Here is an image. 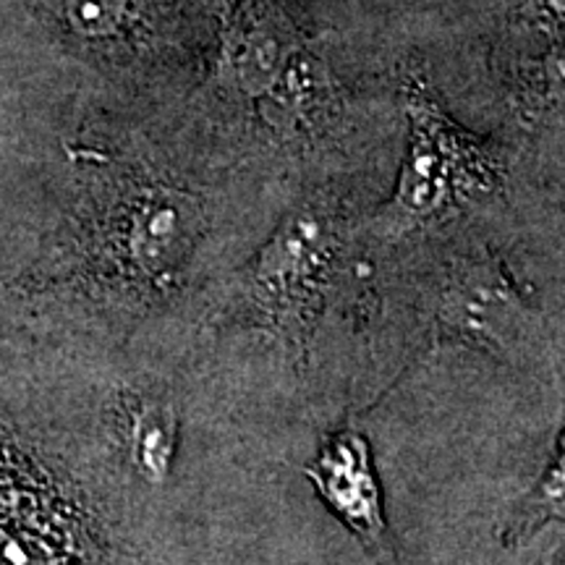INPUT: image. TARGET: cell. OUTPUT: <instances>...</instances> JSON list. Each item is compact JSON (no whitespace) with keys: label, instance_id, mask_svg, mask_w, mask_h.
Listing matches in <instances>:
<instances>
[{"label":"cell","instance_id":"cell-1","mask_svg":"<svg viewBox=\"0 0 565 565\" xmlns=\"http://www.w3.org/2000/svg\"><path fill=\"white\" fill-rule=\"evenodd\" d=\"M210 231L200 192L154 168H124L84 196L32 288L108 322H137L186 291Z\"/></svg>","mask_w":565,"mask_h":565},{"label":"cell","instance_id":"cell-7","mask_svg":"<svg viewBox=\"0 0 565 565\" xmlns=\"http://www.w3.org/2000/svg\"><path fill=\"white\" fill-rule=\"evenodd\" d=\"M179 429V406L171 395L141 393L126 406V419L116 427L118 448L145 487L158 490L171 479Z\"/></svg>","mask_w":565,"mask_h":565},{"label":"cell","instance_id":"cell-2","mask_svg":"<svg viewBox=\"0 0 565 565\" xmlns=\"http://www.w3.org/2000/svg\"><path fill=\"white\" fill-rule=\"evenodd\" d=\"M343 242V215L328 202L294 207L238 273L225 315L278 345L294 370H307Z\"/></svg>","mask_w":565,"mask_h":565},{"label":"cell","instance_id":"cell-5","mask_svg":"<svg viewBox=\"0 0 565 565\" xmlns=\"http://www.w3.org/2000/svg\"><path fill=\"white\" fill-rule=\"evenodd\" d=\"M303 477L320 500L356 536L377 565H404L398 540L385 513V492L372 445L362 429L343 424L324 437Z\"/></svg>","mask_w":565,"mask_h":565},{"label":"cell","instance_id":"cell-4","mask_svg":"<svg viewBox=\"0 0 565 565\" xmlns=\"http://www.w3.org/2000/svg\"><path fill=\"white\" fill-rule=\"evenodd\" d=\"M429 343L466 345L511 366H536L545 324L492 249L463 252L443 267L429 299Z\"/></svg>","mask_w":565,"mask_h":565},{"label":"cell","instance_id":"cell-9","mask_svg":"<svg viewBox=\"0 0 565 565\" xmlns=\"http://www.w3.org/2000/svg\"><path fill=\"white\" fill-rule=\"evenodd\" d=\"M68 30L84 40L118 38L131 21V0H61Z\"/></svg>","mask_w":565,"mask_h":565},{"label":"cell","instance_id":"cell-3","mask_svg":"<svg viewBox=\"0 0 565 565\" xmlns=\"http://www.w3.org/2000/svg\"><path fill=\"white\" fill-rule=\"evenodd\" d=\"M404 113L408 124L404 168L393 196L374 217V228L385 238L454 221L498 192L503 181L498 150L463 129L416 74L404 82Z\"/></svg>","mask_w":565,"mask_h":565},{"label":"cell","instance_id":"cell-8","mask_svg":"<svg viewBox=\"0 0 565 565\" xmlns=\"http://www.w3.org/2000/svg\"><path fill=\"white\" fill-rule=\"evenodd\" d=\"M565 443L557 437L553 454L545 469L540 471L536 482L515 500L503 519L498 540L503 547H521L536 536L547 524H561L565 513Z\"/></svg>","mask_w":565,"mask_h":565},{"label":"cell","instance_id":"cell-6","mask_svg":"<svg viewBox=\"0 0 565 565\" xmlns=\"http://www.w3.org/2000/svg\"><path fill=\"white\" fill-rule=\"evenodd\" d=\"M217 76L254 103L296 105L312 89V58L296 45L288 24L259 0H249L223 30Z\"/></svg>","mask_w":565,"mask_h":565},{"label":"cell","instance_id":"cell-10","mask_svg":"<svg viewBox=\"0 0 565 565\" xmlns=\"http://www.w3.org/2000/svg\"><path fill=\"white\" fill-rule=\"evenodd\" d=\"M545 3V9L553 13V17H557V21L563 19V0H542Z\"/></svg>","mask_w":565,"mask_h":565}]
</instances>
